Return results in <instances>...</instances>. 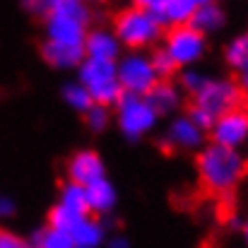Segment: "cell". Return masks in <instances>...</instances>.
<instances>
[{"label":"cell","instance_id":"9","mask_svg":"<svg viewBox=\"0 0 248 248\" xmlns=\"http://www.w3.org/2000/svg\"><path fill=\"white\" fill-rule=\"evenodd\" d=\"M212 145L227 147V150H239L248 142V111L246 108H234L219 116L210 130Z\"/></svg>","mask_w":248,"mask_h":248},{"label":"cell","instance_id":"10","mask_svg":"<svg viewBox=\"0 0 248 248\" xmlns=\"http://www.w3.org/2000/svg\"><path fill=\"white\" fill-rule=\"evenodd\" d=\"M65 176L70 183H78L82 188H89L96 181L106 178V164L101 159V155L96 150H78L70 155L68 164H65Z\"/></svg>","mask_w":248,"mask_h":248},{"label":"cell","instance_id":"7","mask_svg":"<svg viewBox=\"0 0 248 248\" xmlns=\"http://www.w3.org/2000/svg\"><path fill=\"white\" fill-rule=\"evenodd\" d=\"M241 96H244V92H241L239 82H234L229 78H210L207 84L202 87V92H198L193 96V106H200L210 116L219 118L227 111L241 108Z\"/></svg>","mask_w":248,"mask_h":248},{"label":"cell","instance_id":"1","mask_svg":"<svg viewBox=\"0 0 248 248\" xmlns=\"http://www.w3.org/2000/svg\"><path fill=\"white\" fill-rule=\"evenodd\" d=\"M195 169H198V178L207 190L217 195H227L241 183L248 164L239 150H227L210 142L198 152Z\"/></svg>","mask_w":248,"mask_h":248},{"label":"cell","instance_id":"25","mask_svg":"<svg viewBox=\"0 0 248 248\" xmlns=\"http://www.w3.org/2000/svg\"><path fill=\"white\" fill-rule=\"evenodd\" d=\"M111 121H113L111 108L99 106V104H94V106L84 113V125H87L92 133H104V130L111 125Z\"/></svg>","mask_w":248,"mask_h":248},{"label":"cell","instance_id":"31","mask_svg":"<svg viewBox=\"0 0 248 248\" xmlns=\"http://www.w3.org/2000/svg\"><path fill=\"white\" fill-rule=\"evenodd\" d=\"M104 248H130V241H128L125 236L116 234V236L106 239V244H104Z\"/></svg>","mask_w":248,"mask_h":248},{"label":"cell","instance_id":"13","mask_svg":"<svg viewBox=\"0 0 248 248\" xmlns=\"http://www.w3.org/2000/svg\"><path fill=\"white\" fill-rule=\"evenodd\" d=\"M145 99H147V104L155 108V113L159 118L162 116H176V111L183 106V92H181L178 84H173L171 80H159Z\"/></svg>","mask_w":248,"mask_h":248},{"label":"cell","instance_id":"4","mask_svg":"<svg viewBox=\"0 0 248 248\" xmlns=\"http://www.w3.org/2000/svg\"><path fill=\"white\" fill-rule=\"evenodd\" d=\"M116 123L128 142H140L157 128L159 116L155 113V108L147 104L145 96L123 94L121 101L116 104Z\"/></svg>","mask_w":248,"mask_h":248},{"label":"cell","instance_id":"16","mask_svg":"<svg viewBox=\"0 0 248 248\" xmlns=\"http://www.w3.org/2000/svg\"><path fill=\"white\" fill-rule=\"evenodd\" d=\"M41 58L46 65H51L56 70H78L84 63V48H65V46H56V44L44 41Z\"/></svg>","mask_w":248,"mask_h":248},{"label":"cell","instance_id":"26","mask_svg":"<svg viewBox=\"0 0 248 248\" xmlns=\"http://www.w3.org/2000/svg\"><path fill=\"white\" fill-rule=\"evenodd\" d=\"M207 80L210 78L205 73L195 70V68H186V70L178 73V87H181V92H188L190 96H195L198 92H202V87L207 84Z\"/></svg>","mask_w":248,"mask_h":248},{"label":"cell","instance_id":"19","mask_svg":"<svg viewBox=\"0 0 248 248\" xmlns=\"http://www.w3.org/2000/svg\"><path fill=\"white\" fill-rule=\"evenodd\" d=\"M198 10V0H166L164 2V27H186L190 24L193 15Z\"/></svg>","mask_w":248,"mask_h":248},{"label":"cell","instance_id":"29","mask_svg":"<svg viewBox=\"0 0 248 248\" xmlns=\"http://www.w3.org/2000/svg\"><path fill=\"white\" fill-rule=\"evenodd\" d=\"M0 248H27V239L10 229H0Z\"/></svg>","mask_w":248,"mask_h":248},{"label":"cell","instance_id":"30","mask_svg":"<svg viewBox=\"0 0 248 248\" xmlns=\"http://www.w3.org/2000/svg\"><path fill=\"white\" fill-rule=\"evenodd\" d=\"M17 215V202L10 195H0V222H10Z\"/></svg>","mask_w":248,"mask_h":248},{"label":"cell","instance_id":"18","mask_svg":"<svg viewBox=\"0 0 248 248\" xmlns=\"http://www.w3.org/2000/svg\"><path fill=\"white\" fill-rule=\"evenodd\" d=\"M27 248H78L73 236L68 232H58V229H36L27 236Z\"/></svg>","mask_w":248,"mask_h":248},{"label":"cell","instance_id":"20","mask_svg":"<svg viewBox=\"0 0 248 248\" xmlns=\"http://www.w3.org/2000/svg\"><path fill=\"white\" fill-rule=\"evenodd\" d=\"M224 63L234 73H244L248 68V31L236 34L227 46H224Z\"/></svg>","mask_w":248,"mask_h":248},{"label":"cell","instance_id":"32","mask_svg":"<svg viewBox=\"0 0 248 248\" xmlns=\"http://www.w3.org/2000/svg\"><path fill=\"white\" fill-rule=\"evenodd\" d=\"M239 87H241V92H246L248 94V68L239 75Z\"/></svg>","mask_w":248,"mask_h":248},{"label":"cell","instance_id":"12","mask_svg":"<svg viewBox=\"0 0 248 248\" xmlns=\"http://www.w3.org/2000/svg\"><path fill=\"white\" fill-rule=\"evenodd\" d=\"M123 46L118 41V36L113 34V29L108 27H94L87 31L84 39V58L89 61H101V63H118V58Z\"/></svg>","mask_w":248,"mask_h":248},{"label":"cell","instance_id":"33","mask_svg":"<svg viewBox=\"0 0 248 248\" xmlns=\"http://www.w3.org/2000/svg\"><path fill=\"white\" fill-rule=\"evenodd\" d=\"M244 241H246V246H248V219H246V224H244Z\"/></svg>","mask_w":248,"mask_h":248},{"label":"cell","instance_id":"22","mask_svg":"<svg viewBox=\"0 0 248 248\" xmlns=\"http://www.w3.org/2000/svg\"><path fill=\"white\" fill-rule=\"evenodd\" d=\"M61 96H63V101H65V106H68V108H73L75 113H82V116L92 108V106H94V101H92L89 92H87L78 80H75V82L63 84Z\"/></svg>","mask_w":248,"mask_h":248},{"label":"cell","instance_id":"15","mask_svg":"<svg viewBox=\"0 0 248 248\" xmlns=\"http://www.w3.org/2000/svg\"><path fill=\"white\" fill-rule=\"evenodd\" d=\"M87 205H89V212L104 217V215H111L118 205V190L116 186L104 178V181H96L87 188Z\"/></svg>","mask_w":248,"mask_h":248},{"label":"cell","instance_id":"24","mask_svg":"<svg viewBox=\"0 0 248 248\" xmlns=\"http://www.w3.org/2000/svg\"><path fill=\"white\" fill-rule=\"evenodd\" d=\"M150 61H152V68L157 73L159 80H171L176 73H178V65L173 63V58L166 53L164 46H157L155 51H150Z\"/></svg>","mask_w":248,"mask_h":248},{"label":"cell","instance_id":"6","mask_svg":"<svg viewBox=\"0 0 248 248\" xmlns=\"http://www.w3.org/2000/svg\"><path fill=\"white\" fill-rule=\"evenodd\" d=\"M164 48L166 53L173 58V63L178 65V70H186V68L198 65L205 58V53H207V36H202L190 24L173 27V29H169L164 34Z\"/></svg>","mask_w":248,"mask_h":248},{"label":"cell","instance_id":"23","mask_svg":"<svg viewBox=\"0 0 248 248\" xmlns=\"http://www.w3.org/2000/svg\"><path fill=\"white\" fill-rule=\"evenodd\" d=\"M82 219H84L82 215L70 212L68 207H63V205H58V202L48 210V227H51V229H58V232L73 234V229H75Z\"/></svg>","mask_w":248,"mask_h":248},{"label":"cell","instance_id":"5","mask_svg":"<svg viewBox=\"0 0 248 248\" xmlns=\"http://www.w3.org/2000/svg\"><path fill=\"white\" fill-rule=\"evenodd\" d=\"M118 70V82L123 87V94H135V96H147L155 84L159 82L150 53L145 51H128L118 58L116 63Z\"/></svg>","mask_w":248,"mask_h":248},{"label":"cell","instance_id":"11","mask_svg":"<svg viewBox=\"0 0 248 248\" xmlns=\"http://www.w3.org/2000/svg\"><path fill=\"white\" fill-rule=\"evenodd\" d=\"M164 142L181 152H200L205 147V133L188 116H173L166 125Z\"/></svg>","mask_w":248,"mask_h":248},{"label":"cell","instance_id":"14","mask_svg":"<svg viewBox=\"0 0 248 248\" xmlns=\"http://www.w3.org/2000/svg\"><path fill=\"white\" fill-rule=\"evenodd\" d=\"M227 24V12L219 2L215 0H198V10L190 19V27L198 29L202 36H210V34H217L222 31Z\"/></svg>","mask_w":248,"mask_h":248},{"label":"cell","instance_id":"21","mask_svg":"<svg viewBox=\"0 0 248 248\" xmlns=\"http://www.w3.org/2000/svg\"><path fill=\"white\" fill-rule=\"evenodd\" d=\"M58 205L68 207L70 212H78V215L87 217V215H89V205H87V188H82V186H78V183H70V181H68V183L61 188V193H58Z\"/></svg>","mask_w":248,"mask_h":248},{"label":"cell","instance_id":"17","mask_svg":"<svg viewBox=\"0 0 248 248\" xmlns=\"http://www.w3.org/2000/svg\"><path fill=\"white\" fill-rule=\"evenodd\" d=\"M70 236H73V241H75L78 248H101L106 244V227L99 219L87 215L82 222L73 229Z\"/></svg>","mask_w":248,"mask_h":248},{"label":"cell","instance_id":"3","mask_svg":"<svg viewBox=\"0 0 248 248\" xmlns=\"http://www.w3.org/2000/svg\"><path fill=\"white\" fill-rule=\"evenodd\" d=\"M78 82L89 92L94 104L106 106V108H113L123 96L116 63H101V61L84 58V63L78 68Z\"/></svg>","mask_w":248,"mask_h":248},{"label":"cell","instance_id":"27","mask_svg":"<svg viewBox=\"0 0 248 248\" xmlns=\"http://www.w3.org/2000/svg\"><path fill=\"white\" fill-rule=\"evenodd\" d=\"M186 116H188V118H190V121H193V123H195V125L205 133V135L212 130V125H215V121H217L215 116H210V113H207L205 108H200V106H190Z\"/></svg>","mask_w":248,"mask_h":248},{"label":"cell","instance_id":"2","mask_svg":"<svg viewBox=\"0 0 248 248\" xmlns=\"http://www.w3.org/2000/svg\"><path fill=\"white\" fill-rule=\"evenodd\" d=\"M111 29L118 36L121 46L130 48V51L152 48L162 39V34H164L162 27L140 5H130V7H123L121 12H116Z\"/></svg>","mask_w":248,"mask_h":248},{"label":"cell","instance_id":"28","mask_svg":"<svg viewBox=\"0 0 248 248\" xmlns=\"http://www.w3.org/2000/svg\"><path fill=\"white\" fill-rule=\"evenodd\" d=\"M22 7H24L29 15L46 19L48 12H51V0H27V2H22Z\"/></svg>","mask_w":248,"mask_h":248},{"label":"cell","instance_id":"8","mask_svg":"<svg viewBox=\"0 0 248 248\" xmlns=\"http://www.w3.org/2000/svg\"><path fill=\"white\" fill-rule=\"evenodd\" d=\"M87 31H89V22L82 19V17L48 12V17L44 19V34H46V41H48V44H56V46H65V48H84Z\"/></svg>","mask_w":248,"mask_h":248}]
</instances>
